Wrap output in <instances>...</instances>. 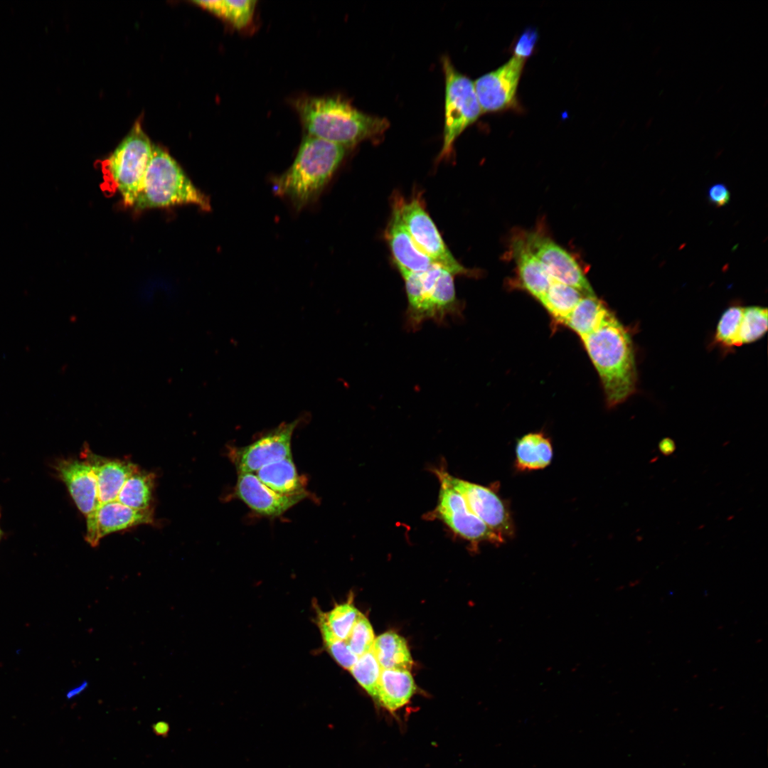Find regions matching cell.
I'll use <instances>...</instances> for the list:
<instances>
[{
	"mask_svg": "<svg viewBox=\"0 0 768 768\" xmlns=\"http://www.w3.org/2000/svg\"><path fill=\"white\" fill-rule=\"evenodd\" d=\"M306 135L346 149L381 137L388 121L365 114L341 96H302L293 102Z\"/></svg>",
	"mask_w": 768,
	"mask_h": 768,
	"instance_id": "6da1fadb",
	"label": "cell"
},
{
	"mask_svg": "<svg viewBox=\"0 0 768 768\" xmlns=\"http://www.w3.org/2000/svg\"><path fill=\"white\" fill-rule=\"evenodd\" d=\"M581 340L598 373L608 406L625 401L635 392L637 380L627 331L610 311L598 328Z\"/></svg>",
	"mask_w": 768,
	"mask_h": 768,
	"instance_id": "7a4b0ae2",
	"label": "cell"
},
{
	"mask_svg": "<svg viewBox=\"0 0 768 768\" xmlns=\"http://www.w3.org/2000/svg\"><path fill=\"white\" fill-rule=\"evenodd\" d=\"M346 149L305 135L290 167L274 178V193L289 199L297 210L314 203L339 168Z\"/></svg>",
	"mask_w": 768,
	"mask_h": 768,
	"instance_id": "3957f363",
	"label": "cell"
},
{
	"mask_svg": "<svg viewBox=\"0 0 768 768\" xmlns=\"http://www.w3.org/2000/svg\"><path fill=\"white\" fill-rule=\"evenodd\" d=\"M407 298L406 324L416 331L426 321L442 323L447 316L461 314V304L456 295L454 274L434 263L422 272L400 273Z\"/></svg>",
	"mask_w": 768,
	"mask_h": 768,
	"instance_id": "277c9868",
	"label": "cell"
},
{
	"mask_svg": "<svg viewBox=\"0 0 768 768\" xmlns=\"http://www.w3.org/2000/svg\"><path fill=\"white\" fill-rule=\"evenodd\" d=\"M178 205H194L210 209L209 198L196 187L176 161L164 149L153 144L142 189L134 207L137 210Z\"/></svg>",
	"mask_w": 768,
	"mask_h": 768,
	"instance_id": "5b68a950",
	"label": "cell"
},
{
	"mask_svg": "<svg viewBox=\"0 0 768 768\" xmlns=\"http://www.w3.org/2000/svg\"><path fill=\"white\" fill-rule=\"evenodd\" d=\"M153 144L137 122L129 134L101 164L105 190L119 193L125 205L134 206L142 189Z\"/></svg>",
	"mask_w": 768,
	"mask_h": 768,
	"instance_id": "8992f818",
	"label": "cell"
},
{
	"mask_svg": "<svg viewBox=\"0 0 768 768\" xmlns=\"http://www.w3.org/2000/svg\"><path fill=\"white\" fill-rule=\"evenodd\" d=\"M445 80L443 144L437 161L449 159L459 136L482 113L474 82L458 72L450 59L442 60Z\"/></svg>",
	"mask_w": 768,
	"mask_h": 768,
	"instance_id": "52a82bcc",
	"label": "cell"
},
{
	"mask_svg": "<svg viewBox=\"0 0 768 768\" xmlns=\"http://www.w3.org/2000/svg\"><path fill=\"white\" fill-rule=\"evenodd\" d=\"M397 199L402 222L422 252L454 275L473 276L476 274L454 258L420 198L415 197L409 201L400 198Z\"/></svg>",
	"mask_w": 768,
	"mask_h": 768,
	"instance_id": "ba28073f",
	"label": "cell"
},
{
	"mask_svg": "<svg viewBox=\"0 0 768 768\" xmlns=\"http://www.w3.org/2000/svg\"><path fill=\"white\" fill-rule=\"evenodd\" d=\"M440 483L435 513L455 534L472 543H501L504 538L472 513L464 497L448 481L446 471L437 470Z\"/></svg>",
	"mask_w": 768,
	"mask_h": 768,
	"instance_id": "9c48e42d",
	"label": "cell"
},
{
	"mask_svg": "<svg viewBox=\"0 0 768 768\" xmlns=\"http://www.w3.org/2000/svg\"><path fill=\"white\" fill-rule=\"evenodd\" d=\"M521 233L528 247L553 279L577 289L585 296L594 294L585 272L573 255L540 228Z\"/></svg>",
	"mask_w": 768,
	"mask_h": 768,
	"instance_id": "30bf717a",
	"label": "cell"
},
{
	"mask_svg": "<svg viewBox=\"0 0 768 768\" xmlns=\"http://www.w3.org/2000/svg\"><path fill=\"white\" fill-rule=\"evenodd\" d=\"M298 420L278 427L244 447L233 448L229 457L238 474L253 473L270 463L283 459L291 453V441Z\"/></svg>",
	"mask_w": 768,
	"mask_h": 768,
	"instance_id": "8fae6325",
	"label": "cell"
},
{
	"mask_svg": "<svg viewBox=\"0 0 768 768\" xmlns=\"http://www.w3.org/2000/svg\"><path fill=\"white\" fill-rule=\"evenodd\" d=\"M525 60L513 56L496 70L474 82L482 113L507 110L516 103V92Z\"/></svg>",
	"mask_w": 768,
	"mask_h": 768,
	"instance_id": "7c38bea8",
	"label": "cell"
},
{
	"mask_svg": "<svg viewBox=\"0 0 768 768\" xmlns=\"http://www.w3.org/2000/svg\"><path fill=\"white\" fill-rule=\"evenodd\" d=\"M452 485L464 497L470 511L501 536L512 535L513 524L503 501L491 489L453 476L446 471Z\"/></svg>",
	"mask_w": 768,
	"mask_h": 768,
	"instance_id": "4fadbf2b",
	"label": "cell"
},
{
	"mask_svg": "<svg viewBox=\"0 0 768 768\" xmlns=\"http://www.w3.org/2000/svg\"><path fill=\"white\" fill-rule=\"evenodd\" d=\"M154 522L151 509L137 510L117 500L99 504L86 516L85 540L92 546L112 533Z\"/></svg>",
	"mask_w": 768,
	"mask_h": 768,
	"instance_id": "5bb4252c",
	"label": "cell"
},
{
	"mask_svg": "<svg viewBox=\"0 0 768 768\" xmlns=\"http://www.w3.org/2000/svg\"><path fill=\"white\" fill-rule=\"evenodd\" d=\"M235 495L255 513L277 517L304 499L307 493L279 494L265 485L255 474L240 473L235 486Z\"/></svg>",
	"mask_w": 768,
	"mask_h": 768,
	"instance_id": "9a60e30c",
	"label": "cell"
},
{
	"mask_svg": "<svg viewBox=\"0 0 768 768\" xmlns=\"http://www.w3.org/2000/svg\"><path fill=\"white\" fill-rule=\"evenodd\" d=\"M53 467L82 514L87 516L99 506L96 476L85 459L61 458Z\"/></svg>",
	"mask_w": 768,
	"mask_h": 768,
	"instance_id": "2e32d148",
	"label": "cell"
},
{
	"mask_svg": "<svg viewBox=\"0 0 768 768\" xmlns=\"http://www.w3.org/2000/svg\"><path fill=\"white\" fill-rule=\"evenodd\" d=\"M385 239L393 261L400 272H422L434 262L416 245L401 218L398 199L395 198Z\"/></svg>",
	"mask_w": 768,
	"mask_h": 768,
	"instance_id": "e0dca14e",
	"label": "cell"
},
{
	"mask_svg": "<svg viewBox=\"0 0 768 768\" xmlns=\"http://www.w3.org/2000/svg\"><path fill=\"white\" fill-rule=\"evenodd\" d=\"M510 252L516 267V277L511 285L527 292L540 301L548 291L553 279L528 247L521 232L516 233L511 238Z\"/></svg>",
	"mask_w": 768,
	"mask_h": 768,
	"instance_id": "ac0fdd59",
	"label": "cell"
},
{
	"mask_svg": "<svg viewBox=\"0 0 768 768\" xmlns=\"http://www.w3.org/2000/svg\"><path fill=\"white\" fill-rule=\"evenodd\" d=\"M80 457L90 464L96 476L100 504L116 500L124 483L139 469L129 461L103 457L86 447Z\"/></svg>",
	"mask_w": 768,
	"mask_h": 768,
	"instance_id": "d6986e66",
	"label": "cell"
},
{
	"mask_svg": "<svg viewBox=\"0 0 768 768\" xmlns=\"http://www.w3.org/2000/svg\"><path fill=\"white\" fill-rule=\"evenodd\" d=\"M416 690L409 670L382 668L378 684V699L381 705L395 711L406 705Z\"/></svg>",
	"mask_w": 768,
	"mask_h": 768,
	"instance_id": "ffe728a7",
	"label": "cell"
},
{
	"mask_svg": "<svg viewBox=\"0 0 768 768\" xmlns=\"http://www.w3.org/2000/svg\"><path fill=\"white\" fill-rule=\"evenodd\" d=\"M255 474L265 485L279 494L306 492L304 480L298 474L292 456L264 466Z\"/></svg>",
	"mask_w": 768,
	"mask_h": 768,
	"instance_id": "44dd1931",
	"label": "cell"
},
{
	"mask_svg": "<svg viewBox=\"0 0 768 768\" xmlns=\"http://www.w3.org/2000/svg\"><path fill=\"white\" fill-rule=\"evenodd\" d=\"M553 458L550 439L543 434L528 433L518 440L516 466L520 471H533L548 466Z\"/></svg>",
	"mask_w": 768,
	"mask_h": 768,
	"instance_id": "7402d4cb",
	"label": "cell"
},
{
	"mask_svg": "<svg viewBox=\"0 0 768 768\" xmlns=\"http://www.w3.org/2000/svg\"><path fill=\"white\" fill-rule=\"evenodd\" d=\"M610 311L595 294L583 296L564 325L582 338L598 328Z\"/></svg>",
	"mask_w": 768,
	"mask_h": 768,
	"instance_id": "603a6c76",
	"label": "cell"
},
{
	"mask_svg": "<svg viewBox=\"0 0 768 768\" xmlns=\"http://www.w3.org/2000/svg\"><path fill=\"white\" fill-rule=\"evenodd\" d=\"M372 652L382 668L409 670L412 659L405 639L394 631H387L374 641Z\"/></svg>",
	"mask_w": 768,
	"mask_h": 768,
	"instance_id": "cb8c5ba5",
	"label": "cell"
},
{
	"mask_svg": "<svg viewBox=\"0 0 768 768\" xmlns=\"http://www.w3.org/2000/svg\"><path fill=\"white\" fill-rule=\"evenodd\" d=\"M577 289L553 279L540 302L557 325H564L567 318L582 297Z\"/></svg>",
	"mask_w": 768,
	"mask_h": 768,
	"instance_id": "d4e9b609",
	"label": "cell"
},
{
	"mask_svg": "<svg viewBox=\"0 0 768 768\" xmlns=\"http://www.w3.org/2000/svg\"><path fill=\"white\" fill-rule=\"evenodd\" d=\"M194 3L214 14L232 27L243 29L252 22L257 1H196Z\"/></svg>",
	"mask_w": 768,
	"mask_h": 768,
	"instance_id": "484cf974",
	"label": "cell"
},
{
	"mask_svg": "<svg viewBox=\"0 0 768 768\" xmlns=\"http://www.w3.org/2000/svg\"><path fill=\"white\" fill-rule=\"evenodd\" d=\"M155 476L138 469L124 483L117 501L134 509H150Z\"/></svg>",
	"mask_w": 768,
	"mask_h": 768,
	"instance_id": "4316f807",
	"label": "cell"
},
{
	"mask_svg": "<svg viewBox=\"0 0 768 768\" xmlns=\"http://www.w3.org/2000/svg\"><path fill=\"white\" fill-rule=\"evenodd\" d=\"M322 617L333 634L346 641L361 612L353 602V597L336 604L328 612L321 611Z\"/></svg>",
	"mask_w": 768,
	"mask_h": 768,
	"instance_id": "83f0119b",
	"label": "cell"
},
{
	"mask_svg": "<svg viewBox=\"0 0 768 768\" xmlns=\"http://www.w3.org/2000/svg\"><path fill=\"white\" fill-rule=\"evenodd\" d=\"M349 671L358 684L377 701L382 668L372 651L359 656Z\"/></svg>",
	"mask_w": 768,
	"mask_h": 768,
	"instance_id": "f1b7e54d",
	"label": "cell"
},
{
	"mask_svg": "<svg viewBox=\"0 0 768 768\" xmlns=\"http://www.w3.org/2000/svg\"><path fill=\"white\" fill-rule=\"evenodd\" d=\"M316 621L324 644L328 652L339 666L349 671L358 657L351 651L346 641L341 640L333 634L319 608L316 609Z\"/></svg>",
	"mask_w": 768,
	"mask_h": 768,
	"instance_id": "f546056e",
	"label": "cell"
},
{
	"mask_svg": "<svg viewBox=\"0 0 768 768\" xmlns=\"http://www.w3.org/2000/svg\"><path fill=\"white\" fill-rule=\"evenodd\" d=\"M768 325L767 309L760 306L743 308L740 325V345L749 343L761 338Z\"/></svg>",
	"mask_w": 768,
	"mask_h": 768,
	"instance_id": "4dcf8cb0",
	"label": "cell"
},
{
	"mask_svg": "<svg viewBox=\"0 0 768 768\" xmlns=\"http://www.w3.org/2000/svg\"><path fill=\"white\" fill-rule=\"evenodd\" d=\"M743 308L731 306L722 315L716 330L715 340L724 346H739V334Z\"/></svg>",
	"mask_w": 768,
	"mask_h": 768,
	"instance_id": "1f68e13d",
	"label": "cell"
},
{
	"mask_svg": "<svg viewBox=\"0 0 768 768\" xmlns=\"http://www.w3.org/2000/svg\"><path fill=\"white\" fill-rule=\"evenodd\" d=\"M375 639L369 620L361 613L354 624L346 642L351 651L361 656L371 651Z\"/></svg>",
	"mask_w": 768,
	"mask_h": 768,
	"instance_id": "d6a6232c",
	"label": "cell"
},
{
	"mask_svg": "<svg viewBox=\"0 0 768 768\" xmlns=\"http://www.w3.org/2000/svg\"><path fill=\"white\" fill-rule=\"evenodd\" d=\"M536 41L535 31L528 30L520 37L515 46L514 56L524 59L529 57L533 51Z\"/></svg>",
	"mask_w": 768,
	"mask_h": 768,
	"instance_id": "836d02e7",
	"label": "cell"
},
{
	"mask_svg": "<svg viewBox=\"0 0 768 768\" xmlns=\"http://www.w3.org/2000/svg\"><path fill=\"white\" fill-rule=\"evenodd\" d=\"M730 198V193L727 188L722 183H716L712 186L708 191V198L710 201L717 206H722L728 203Z\"/></svg>",
	"mask_w": 768,
	"mask_h": 768,
	"instance_id": "e575fe53",
	"label": "cell"
},
{
	"mask_svg": "<svg viewBox=\"0 0 768 768\" xmlns=\"http://www.w3.org/2000/svg\"><path fill=\"white\" fill-rule=\"evenodd\" d=\"M87 685H88V683L87 681H84L82 684H80L78 687H75V688L70 690L69 692H68V693L66 695L67 698L70 699V698H72L75 697V695L80 694V693H82L87 687Z\"/></svg>",
	"mask_w": 768,
	"mask_h": 768,
	"instance_id": "d590c367",
	"label": "cell"
},
{
	"mask_svg": "<svg viewBox=\"0 0 768 768\" xmlns=\"http://www.w3.org/2000/svg\"><path fill=\"white\" fill-rule=\"evenodd\" d=\"M154 730L156 734L164 735L166 734L169 730V726L167 723L164 722H157L154 726Z\"/></svg>",
	"mask_w": 768,
	"mask_h": 768,
	"instance_id": "8d00e7d4",
	"label": "cell"
},
{
	"mask_svg": "<svg viewBox=\"0 0 768 768\" xmlns=\"http://www.w3.org/2000/svg\"><path fill=\"white\" fill-rule=\"evenodd\" d=\"M660 446H661V449L664 451L666 453H667L668 451L671 452V449H673V444L672 443L671 440H670L668 439H664L661 443Z\"/></svg>",
	"mask_w": 768,
	"mask_h": 768,
	"instance_id": "74e56055",
	"label": "cell"
},
{
	"mask_svg": "<svg viewBox=\"0 0 768 768\" xmlns=\"http://www.w3.org/2000/svg\"><path fill=\"white\" fill-rule=\"evenodd\" d=\"M652 121H653V118H652V117H651V118H650V119H649L647 120V122H646V128H648V127H650V124H651V123L652 122Z\"/></svg>",
	"mask_w": 768,
	"mask_h": 768,
	"instance_id": "f35d334b",
	"label": "cell"
},
{
	"mask_svg": "<svg viewBox=\"0 0 768 768\" xmlns=\"http://www.w3.org/2000/svg\"><path fill=\"white\" fill-rule=\"evenodd\" d=\"M0 519H1V509H0ZM4 531L2 530V529H1V528L0 526V541L2 539V538L4 536Z\"/></svg>",
	"mask_w": 768,
	"mask_h": 768,
	"instance_id": "ab89813d",
	"label": "cell"
}]
</instances>
